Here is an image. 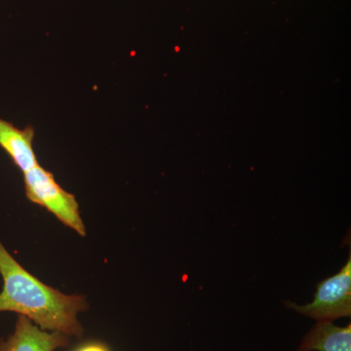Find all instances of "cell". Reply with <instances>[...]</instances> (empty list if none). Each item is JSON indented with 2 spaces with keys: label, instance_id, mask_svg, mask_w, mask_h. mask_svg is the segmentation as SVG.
Wrapping results in <instances>:
<instances>
[{
  "label": "cell",
  "instance_id": "8992f818",
  "mask_svg": "<svg viewBox=\"0 0 351 351\" xmlns=\"http://www.w3.org/2000/svg\"><path fill=\"white\" fill-rule=\"evenodd\" d=\"M298 351H351V324L338 327L320 321L304 336Z\"/></svg>",
  "mask_w": 351,
  "mask_h": 351
},
{
  "label": "cell",
  "instance_id": "277c9868",
  "mask_svg": "<svg viewBox=\"0 0 351 351\" xmlns=\"http://www.w3.org/2000/svg\"><path fill=\"white\" fill-rule=\"evenodd\" d=\"M69 343L71 339L63 332L44 331L29 318L19 315L12 334L0 339V351H55Z\"/></svg>",
  "mask_w": 351,
  "mask_h": 351
},
{
  "label": "cell",
  "instance_id": "3957f363",
  "mask_svg": "<svg viewBox=\"0 0 351 351\" xmlns=\"http://www.w3.org/2000/svg\"><path fill=\"white\" fill-rule=\"evenodd\" d=\"M286 306L314 320L332 321L351 315V256L336 276L320 281L311 304L299 306L286 302Z\"/></svg>",
  "mask_w": 351,
  "mask_h": 351
},
{
  "label": "cell",
  "instance_id": "5b68a950",
  "mask_svg": "<svg viewBox=\"0 0 351 351\" xmlns=\"http://www.w3.org/2000/svg\"><path fill=\"white\" fill-rule=\"evenodd\" d=\"M34 135L31 125L20 129L12 122L0 119V147L23 173L39 165L34 149Z\"/></svg>",
  "mask_w": 351,
  "mask_h": 351
},
{
  "label": "cell",
  "instance_id": "52a82bcc",
  "mask_svg": "<svg viewBox=\"0 0 351 351\" xmlns=\"http://www.w3.org/2000/svg\"><path fill=\"white\" fill-rule=\"evenodd\" d=\"M73 351H112L107 343L101 341H85L82 345L76 346Z\"/></svg>",
  "mask_w": 351,
  "mask_h": 351
},
{
  "label": "cell",
  "instance_id": "7a4b0ae2",
  "mask_svg": "<svg viewBox=\"0 0 351 351\" xmlns=\"http://www.w3.org/2000/svg\"><path fill=\"white\" fill-rule=\"evenodd\" d=\"M24 184L27 199L46 208L64 225L84 237L86 230L75 196L64 191L52 173L36 166L24 173Z\"/></svg>",
  "mask_w": 351,
  "mask_h": 351
},
{
  "label": "cell",
  "instance_id": "6da1fadb",
  "mask_svg": "<svg viewBox=\"0 0 351 351\" xmlns=\"http://www.w3.org/2000/svg\"><path fill=\"white\" fill-rule=\"evenodd\" d=\"M0 274L3 279L0 313L10 311L25 316L44 331L82 338L84 329L77 314L89 307L83 295L63 294L45 285L25 270L1 241Z\"/></svg>",
  "mask_w": 351,
  "mask_h": 351
}]
</instances>
